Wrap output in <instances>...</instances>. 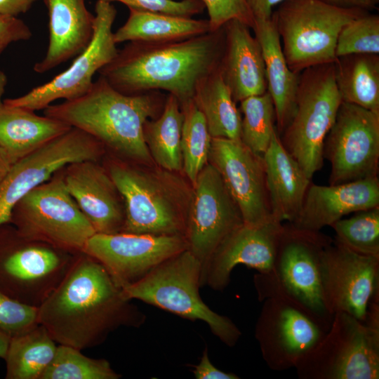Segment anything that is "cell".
Segmentation results:
<instances>
[{
    "label": "cell",
    "instance_id": "obj_1",
    "mask_svg": "<svg viewBox=\"0 0 379 379\" xmlns=\"http://www.w3.org/2000/svg\"><path fill=\"white\" fill-rule=\"evenodd\" d=\"M145 321L106 268L84 252L38 307V322L53 340L80 350L100 345L120 327Z\"/></svg>",
    "mask_w": 379,
    "mask_h": 379
},
{
    "label": "cell",
    "instance_id": "obj_2",
    "mask_svg": "<svg viewBox=\"0 0 379 379\" xmlns=\"http://www.w3.org/2000/svg\"><path fill=\"white\" fill-rule=\"evenodd\" d=\"M224 44L223 27L178 41H128L98 73L124 94L164 91L181 104L219 67Z\"/></svg>",
    "mask_w": 379,
    "mask_h": 379
},
{
    "label": "cell",
    "instance_id": "obj_3",
    "mask_svg": "<svg viewBox=\"0 0 379 379\" xmlns=\"http://www.w3.org/2000/svg\"><path fill=\"white\" fill-rule=\"evenodd\" d=\"M166 98L159 91L124 94L99 76L84 94L51 104L44 113L83 131L124 157L149 162L143 126L161 114Z\"/></svg>",
    "mask_w": 379,
    "mask_h": 379
},
{
    "label": "cell",
    "instance_id": "obj_4",
    "mask_svg": "<svg viewBox=\"0 0 379 379\" xmlns=\"http://www.w3.org/2000/svg\"><path fill=\"white\" fill-rule=\"evenodd\" d=\"M332 241L321 231L284 224L272 268L253 277L258 300L288 298L332 321L333 316L326 307L322 288L324 251Z\"/></svg>",
    "mask_w": 379,
    "mask_h": 379
},
{
    "label": "cell",
    "instance_id": "obj_5",
    "mask_svg": "<svg viewBox=\"0 0 379 379\" xmlns=\"http://www.w3.org/2000/svg\"><path fill=\"white\" fill-rule=\"evenodd\" d=\"M201 275L200 262L187 248L122 288L131 300L142 301L191 321H204L222 343L233 347L241 332L229 317L216 313L202 300Z\"/></svg>",
    "mask_w": 379,
    "mask_h": 379
},
{
    "label": "cell",
    "instance_id": "obj_6",
    "mask_svg": "<svg viewBox=\"0 0 379 379\" xmlns=\"http://www.w3.org/2000/svg\"><path fill=\"white\" fill-rule=\"evenodd\" d=\"M300 379L379 378V313L365 322L338 312L323 339L295 367Z\"/></svg>",
    "mask_w": 379,
    "mask_h": 379
},
{
    "label": "cell",
    "instance_id": "obj_7",
    "mask_svg": "<svg viewBox=\"0 0 379 379\" xmlns=\"http://www.w3.org/2000/svg\"><path fill=\"white\" fill-rule=\"evenodd\" d=\"M341 102L333 62L300 72L295 112L279 137L310 179L323 166L324 140Z\"/></svg>",
    "mask_w": 379,
    "mask_h": 379
},
{
    "label": "cell",
    "instance_id": "obj_8",
    "mask_svg": "<svg viewBox=\"0 0 379 379\" xmlns=\"http://www.w3.org/2000/svg\"><path fill=\"white\" fill-rule=\"evenodd\" d=\"M366 12L332 6L319 0L281 1L272 18L289 68L300 73L308 67L334 62L341 29Z\"/></svg>",
    "mask_w": 379,
    "mask_h": 379
},
{
    "label": "cell",
    "instance_id": "obj_9",
    "mask_svg": "<svg viewBox=\"0 0 379 379\" xmlns=\"http://www.w3.org/2000/svg\"><path fill=\"white\" fill-rule=\"evenodd\" d=\"M124 202L121 232L184 236L190 201L165 175L123 161L107 170Z\"/></svg>",
    "mask_w": 379,
    "mask_h": 379
},
{
    "label": "cell",
    "instance_id": "obj_10",
    "mask_svg": "<svg viewBox=\"0 0 379 379\" xmlns=\"http://www.w3.org/2000/svg\"><path fill=\"white\" fill-rule=\"evenodd\" d=\"M61 170L15 204L10 223L27 239L79 253L95 232L67 191Z\"/></svg>",
    "mask_w": 379,
    "mask_h": 379
},
{
    "label": "cell",
    "instance_id": "obj_11",
    "mask_svg": "<svg viewBox=\"0 0 379 379\" xmlns=\"http://www.w3.org/2000/svg\"><path fill=\"white\" fill-rule=\"evenodd\" d=\"M77 254L27 239L11 223L3 224L0 291L20 302L38 307L61 281Z\"/></svg>",
    "mask_w": 379,
    "mask_h": 379
},
{
    "label": "cell",
    "instance_id": "obj_12",
    "mask_svg": "<svg viewBox=\"0 0 379 379\" xmlns=\"http://www.w3.org/2000/svg\"><path fill=\"white\" fill-rule=\"evenodd\" d=\"M255 326L262 357L272 370L294 368L328 331L332 321L284 298L263 301Z\"/></svg>",
    "mask_w": 379,
    "mask_h": 379
},
{
    "label": "cell",
    "instance_id": "obj_13",
    "mask_svg": "<svg viewBox=\"0 0 379 379\" xmlns=\"http://www.w3.org/2000/svg\"><path fill=\"white\" fill-rule=\"evenodd\" d=\"M329 185L378 177L379 112L341 102L324 143Z\"/></svg>",
    "mask_w": 379,
    "mask_h": 379
},
{
    "label": "cell",
    "instance_id": "obj_14",
    "mask_svg": "<svg viewBox=\"0 0 379 379\" xmlns=\"http://www.w3.org/2000/svg\"><path fill=\"white\" fill-rule=\"evenodd\" d=\"M104 146L83 131H69L14 163L0 182V225L10 223L15 204L67 165L98 161Z\"/></svg>",
    "mask_w": 379,
    "mask_h": 379
},
{
    "label": "cell",
    "instance_id": "obj_15",
    "mask_svg": "<svg viewBox=\"0 0 379 379\" xmlns=\"http://www.w3.org/2000/svg\"><path fill=\"white\" fill-rule=\"evenodd\" d=\"M95 11L91 41L69 67L20 97L4 100V104L32 111L44 109L57 100H72L89 89L94 74L109 63L119 51L112 32L117 16L115 7L111 3L98 0Z\"/></svg>",
    "mask_w": 379,
    "mask_h": 379
},
{
    "label": "cell",
    "instance_id": "obj_16",
    "mask_svg": "<svg viewBox=\"0 0 379 379\" xmlns=\"http://www.w3.org/2000/svg\"><path fill=\"white\" fill-rule=\"evenodd\" d=\"M192 185L184 237L202 271L220 244L244 221L220 174L209 162Z\"/></svg>",
    "mask_w": 379,
    "mask_h": 379
},
{
    "label": "cell",
    "instance_id": "obj_17",
    "mask_svg": "<svg viewBox=\"0 0 379 379\" xmlns=\"http://www.w3.org/2000/svg\"><path fill=\"white\" fill-rule=\"evenodd\" d=\"M326 307L365 322L372 302L379 300V257L356 253L336 240L326 248L322 270Z\"/></svg>",
    "mask_w": 379,
    "mask_h": 379
},
{
    "label": "cell",
    "instance_id": "obj_18",
    "mask_svg": "<svg viewBox=\"0 0 379 379\" xmlns=\"http://www.w3.org/2000/svg\"><path fill=\"white\" fill-rule=\"evenodd\" d=\"M187 248L182 235L95 233L86 241L83 252L100 262L124 288Z\"/></svg>",
    "mask_w": 379,
    "mask_h": 379
},
{
    "label": "cell",
    "instance_id": "obj_19",
    "mask_svg": "<svg viewBox=\"0 0 379 379\" xmlns=\"http://www.w3.org/2000/svg\"><path fill=\"white\" fill-rule=\"evenodd\" d=\"M208 162L220 174L244 224L258 225L275 220L263 156L253 152L241 140L212 138Z\"/></svg>",
    "mask_w": 379,
    "mask_h": 379
},
{
    "label": "cell",
    "instance_id": "obj_20",
    "mask_svg": "<svg viewBox=\"0 0 379 379\" xmlns=\"http://www.w3.org/2000/svg\"><path fill=\"white\" fill-rule=\"evenodd\" d=\"M284 224L276 220L258 225L242 224L217 248L201 271V286L222 291L234 268L244 265L259 273L270 270Z\"/></svg>",
    "mask_w": 379,
    "mask_h": 379
},
{
    "label": "cell",
    "instance_id": "obj_21",
    "mask_svg": "<svg viewBox=\"0 0 379 379\" xmlns=\"http://www.w3.org/2000/svg\"><path fill=\"white\" fill-rule=\"evenodd\" d=\"M98 161L69 164L62 170L66 188L95 233L121 232L125 211L121 196Z\"/></svg>",
    "mask_w": 379,
    "mask_h": 379
},
{
    "label": "cell",
    "instance_id": "obj_22",
    "mask_svg": "<svg viewBox=\"0 0 379 379\" xmlns=\"http://www.w3.org/2000/svg\"><path fill=\"white\" fill-rule=\"evenodd\" d=\"M378 206V176L338 185L311 182L298 214L289 224L300 230L321 231L349 213Z\"/></svg>",
    "mask_w": 379,
    "mask_h": 379
},
{
    "label": "cell",
    "instance_id": "obj_23",
    "mask_svg": "<svg viewBox=\"0 0 379 379\" xmlns=\"http://www.w3.org/2000/svg\"><path fill=\"white\" fill-rule=\"evenodd\" d=\"M225 44L219 68L234 101L241 102L267 91L260 44L251 28L237 20L223 25Z\"/></svg>",
    "mask_w": 379,
    "mask_h": 379
},
{
    "label": "cell",
    "instance_id": "obj_24",
    "mask_svg": "<svg viewBox=\"0 0 379 379\" xmlns=\"http://www.w3.org/2000/svg\"><path fill=\"white\" fill-rule=\"evenodd\" d=\"M48 14L49 40L44 58L34 70L45 73L78 55L93 35L95 15L85 0H44Z\"/></svg>",
    "mask_w": 379,
    "mask_h": 379
},
{
    "label": "cell",
    "instance_id": "obj_25",
    "mask_svg": "<svg viewBox=\"0 0 379 379\" xmlns=\"http://www.w3.org/2000/svg\"><path fill=\"white\" fill-rule=\"evenodd\" d=\"M263 159L273 217L291 223L301 208L311 179L286 150L276 130Z\"/></svg>",
    "mask_w": 379,
    "mask_h": 379
},
{
    "label": "cell",
    "instance_id": "obj_26",
    "mask_svg": "<svg viewBox=\"0 0 379 379\" xmlns=\"http://www.w3.org/2000/svg\"><path fill=\"white\" fill-rule=\"evenodd\" d=\"M251 29L262 51L267 91L274 102L276 131L280 135L295 112L300 73L293 72L288 66L272 17L268 20L255 19Z\"/></svg>",
    "mask_w": 379,
    "mask_h": 379
},
{
    "label": "cell",
    "instance_id": "obj_27",
    "mask_svg": "<svg viewBox=\"0 0 379 379\" xmlns=\"http://www.w3.org/2000/svg\"><path fill=\"white\" fill-rule=\"evenodd\" d=\"M71 128L26 108L5 104L0 107V148L13 164Z\"/></svg>",
    "mask_w": 379,
    "mask_h": 379
},
{
    "label": "cell",
    "instance_id": "obj_28",
    "mask_svg": "<svg viewBox=\"0 0 379 379\" xmlns=\"http://www.w3.org/2000/svg\"><path fill=\"white\" fill-rule=\"evenodd\" d=\"M126 22L114 32L116 44L128 41L165 42L211 32L208 20L128 8Z\"/></svg>",
    "mask_w": 379,
    "mask_h": 379
},
{
    "label": "cell",
    "instance_id": "obj_29",
    "mask_svg": "<svg viewBox=\"0 0 379 379\" xmlns=\"http://www.w3.org/2000/svg\"><path fill=\"white\" fill-rule=\"evenodd\" d=\"M192 100L212 138L241 140V114L219 67L200 81Z\"/></svg>",
    "mask_w": 379,
    "mask_h": 379
},
{
    "label": "cell",
    "instance_id": "obj_30",
    "mask_svg": "<svg viewBox=\"0 0 379 379\" xmlns=\"http://www.w3.org/2000/svg\"><path fill=\"white\" fill-rule=\"evenodd\" d=\"M333 66L342 102L379 112V54L340 56Z\"/></svg>",
    "mask_w": 379,
    "mask_h": 379
},
{
    "label": "cell",
    "instance_id": "obj_31",
    "mask_svg": "<svg viewBox=\"0 0 379 379\" xmlns=\"http://www.w3.org/2000/svg\"><path fill=\"white\" fill-rule=\"evenodd\" d=\"M183 115L178 100L167 94L161 114L148 119L143 137L152 159L168 172L182 169L181 133Z\"/></svg>",
    "mask_w": 379,
    "mask_h": 379
},
{
    "label": "cell",
    "instance_id": "obj_32",
    "mask_svg": "<svg viewBox=\"0 0 379 379\" xmlns=\"http://www.w3.org/2000/svg\"><path fill=\"white\" fill-rule=\"evenodd\" d=\"M55 341L41 324L11 337L6 361V379H41L57 349Z\"/></svg>",
    "mask_w": 379,
    "mask_h": 379
},
{
    "label": "cell",
    "instance_id": "obj_33",
    "mask_svg": "<svg viewBox=\"0 0 379 379\" xmlns=\"http://www.w3.org/2000/svg\"><path fill=\"white\" fill-rule=\"evenodd\" d=\"M183 120L181 133L182 170L193 185L208 163L212 137L206 120L194 100L180 104Z\"/></svg>",
    "mask_w": 379,
    "mask_h": 379
},
{
    "label": "cell",
    "instance_id": "obj_34",
    "mask_svg": "<svg viewBox=\"0 0 379 379\" xmlns=\"http://www.w3.org/2000/svg\"><path fill=\"white\" fill-rule=\"evenodd\" d=\"M240 102L241 140L253 152L263 156L276 130V114L272 98L267 91Z\"/></svg>",
    "mask_w": 379,
    "mask_h": 379
},
{
    "label": "cell",
    "instance_id": "obj_35",
    "mask_svg": "<svg viewBox=\"0 0 379 379\" xmlns=\"http://www.w3.org/2000/svg\"><path fill=\"white\" fill-rule=\"evenodd\" d=\"M73 347L57 346L55 356L41 379H119L109 362L84 355Z\"/></svg>",
    "mask_w": 379,
    "mask_h": 379
},
{
    "label": "cell",
    "instance_id": "obj_36",
    "mask_svg": "<svg viewBox=\"0 0 379 379\" xmlns=\"http://www.w3.org/2000/svg\"><path fill=\"white\" fill-rule=\"evenodd\" d=\"M335 240L359 254L379 257V206L357 211L331 225Z\"/></svg>",
    "mask_w": 379,
    "mask_h": 379
},
{
    "label": "cell",
    "instance_id": "obj_37",
    "mask_svg": "<svg viewBox=\"0 0 379 379\" xmlns=\"http://www.w3.org/2000/svg\"><path fill=\"white\" fill-rule=\"evenodd\" d=\"M354 53L379 54V15L368 11L347 23L336 42V58Z\"/></svg>",
    "mask_w": 379,
    "mask_h": 379
},
{
    "label": "cell",
    "instance_id": "obj_38",
    "mask_svg": "<svg viewBox=\"0 0 379 379\" xmlns=\"http://www.w3.org/2000/svg\"><path fill=\"white\" fill-rule=\"evenodd\" d=\"M38 324V307L20 302L0 291L1 329L13 337Z\"/></svg>",
    "mask_w": 379,
    "mask_h": 379
},
{
    "label": "cell",
    "instance_id": "obj_39",
    "mask_svg": "<svg viewBox=\"0 0 379 379\" xmlns=\"http://www.w3.org/2000/svg\"><path fill=\"white\" fill-rule=\"evenodd\" d=\"M207 9L211 31L220 29L231 20H237L248 26L255 18L246 0H200Z\"/></svg>",
    "mask_w": 379,
    "mask_h": 379
},
{
    "label": "cell",
    "instance_id": "obj_40",
    "mask_svg": "<svg viewBox=\"0 0 379 379\" xmlns=\"http://www.w3.org/2000/svg\"><path fill=\"white\" fill-rule=\"evenodd\" d=\"M107 3L117 1L128 8L192 18L201 13L205 7L200 0H100Z\"/></svg>",
    "mask_w": 379,
    "mask_h": 379
},
{
    "label": "cell",
    "instance_id": "obj_41",
    "mask_svg": "<svg viewBox=\"0 0 379 379\" xmlns=\"http://www.w3.org/2000/svg\"><path fill=\"white\" fill-rule=\"evenodd\" d=\"M32 36L29 27L17 17L0 15V53L11 44Z\"/></svg>",
    "mask_w": 379,
    "mask_h": 379
},
{
    "label": "cell",
    "instance_id": "obj_42",
    "mask_svg": "<svg viewBox=\"0 0 379 379\" xmlns=\"http://www.w3.org/2000/svg\"><path fill=\"white\" fill-rule=\"evenodd\" d=\"M192 371L197 379H239L232 373H226L217 368L210 361L208 348L205 347L198 364L192 366Z\"/></svg>",
    "mask_w": 379,
    "mask_h": 379
},
{
    "label": "cell",
    "instance_id": "obj_43",
    "mask_svg": "<svg viewBox=\"0 0 379 379\" xmlns=\"http://www.w3.org/2000/svg\"><path fill=\"white\" fill-rule=\"evenodd\" d=\"M38 0H0V15L17 17L28 11Z\"/></svg>",
    "mask_w": 379,
    "mask_h": 379
},
{
    "label": "cell",
    "instance_id": "obj_44",
    "mask_svg": "<svg viewBox=\"0 0 379 379\" xmlns=\"http://www.w3.org/2000/svg\"><path fill=\"white\" fill-rule=\"evenodd\" d=\"M255 18L268 20L271 18L274 6L284 0H246Z\"/></svg>",
    "mask_w": 379,
    "mask_h": 379
},
{
    "label": "cell",
    "instance_id": "obj_45",
    "mask_svg": "<svg viewBox=\"0 0 379 379\" xmlns=\"http://www.w3.org/2000/svg\"><path fill=\"white\" fill-rule=\"evenodd\" d=\"M328 5L343 8H359L372 12L378 9L379 0H319Z\"/></svg>",
    "mask_w": 379,
    "mask_h": 379
},
{
    "label": "cell",
    "instance_id": "obj_46",
    "mask_svg": "<svg viewBox=\"0 0 379 379\" xmlns=\"http://www.w3.org/2000/svg\"><path fill=\"white\" fill-rule=\"evenodd\" d=\"M13 163L3 149L0 148V182L6 175Z\"/></svg>",
    "mask_w": 379,
    "mask_h": 379
},
{
    "label": "cell",
    "instance_id": "obj_47",
    "mask_svg": "<svg viewBox=\"0 0 379 379\" xmlns=\"http://www.w3.org/2000/svg\"><path fill=\"white\" fill-rule=\"evenodd\" d=\"M11 336L0 328V358L4 359L8 347Z\"/></svg>",
    "mask_w": 379,
    "mask_h": 379
},
{
    "label": "cell",
    "instance_id": "obj_48",
    "mask_svg": "<svg viewBox=\"0 0 379 379\" xmlns=\"http://www.w3.org/2000/svg\"><path fill=\"white\" fill-rule=\"evenodd\" d=\"M7 84V77L5 73L0 70V107L4 104V100H2V96L5 91V88Z\"/></svg>",
    "mask_w": 379,
    "mask_h": 379
}]
</instances>
